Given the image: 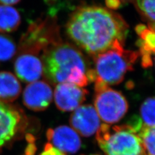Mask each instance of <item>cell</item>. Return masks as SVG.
Masks as SVG:
<instances>
[{
    "mask_svg": "<svg viewBox=\"0 0 155 155\" xmlns=\"http://www.w3.org/2000/svg\"><path fill=\"white\" fill-rule=\"evenodd\" d=\"M66 32L77 46L94 57L114 47L124 46L129 25L112 10L83 5L72 13Z\"/></svg>",
    "mask_w": 155,
    "mask_h": 155,
    "instance_id": "cell-1",
    "label": "cell"
},
{
    "mask_svg": "<svg viewBox=\"0 0 155 155\" xmlns=\"http://www.w3.org/2000/svg\"><path fill=\"white\" fill-rule=\"evenodd\" d=\"M43 72L52 84H73L83 87L93 82L94 74L83 53L61 41L48 47L42 56Z\"/></svg>",
    "mask_w": 155,
    "mask_h": 155,
    "instance_id": "cell-2",
    "label": "cell"
},
{
    "mask_svg": "<svg viewBox=\"0 0 155 155\" xmlns=\"http://www.w3.org/2000/svg\"><path fill=\"white\" fill-rule=\"evenodd\" d=\"M139 56L137 51L126 50L124 46L116 47L93 57L94 89L118 85Z\"/></svg>",
    "mask_w": 155,
    "mask_h": 155,
    "instance_id": "cell-3",
    "label": "cell"
},
{
    "mask_svg": "<svg viewBox=\"0 0 155 155\" xmlns=\"http://www.w3.org/2000/svg\"><path fill=\"white\" fill-rule=\"evenodd\" d=\"M96 140L106 155H147L137 130L129 124H101Z\"/></svg>",
    "mask_w": 155,
    "mask_h": 155,
    "instance_id": "cell-4",
    "label": "cell"
},
{
    "mask_svg": "<svg viewBox=\"0 0 155 155\" xmlns=\"http://www.w3.org/2000/svg\"><path fill=\"white\" fill-rule=\"evenodd\" d=\"M94 107L100 118L108 125L118 122L127 113L129 105L121 92L103 87L94 89Z\"/></svg>",
    "mask_w": 155,
    "mask_h": 155,
    "instance_id": "cell-5",
    "label": "cell"
},
{
    "mask_svg": "<svg viewBox=\"0 0 155 155\" xmlns=\"http://www.w3.org/2000/svg\"><path fill=\"white\" fill-rule=\"evenodd\" d=\"M57 25L50 21H42L32 24L25 35L23 36L20 51L38 54L51 45L60 41Z\"/></svg>",
    "mask_w": 155,
    "mask_h": 155,
    "instance_id": "cell-6",
    "label": "cell"
},
{
    "mask_svg": "<svg viewBox=\"0 0 155 155\" xmlns=\"http://www.w3.org/2000/svg\"><path fill=\"white\" fill-rule=\"evenodd\" d=\"M88 91L73 84H58L54 91V101L58 109L64 112L74 110L86 100Z\"/></svg>",
    "mask_w": 155,
    "mask_h": 155,
    "instance_id": "cell-7",
    "label": "cell"
},
{
    "mask_svg": "<svg viewBox=\"0 0 155 155\" xmlns=\"http://www.w3.org/2000/svg\"><path fill=\"white\" fill-rule=\"evenodd\" d=\"M70 124L72 127L81 136L91 137L99 129L100 118L94 106L81 105L71 116Z\"/></svg>",
    "mask_w": 155,
    "mask_h": 155,
    "instance_id": "cell-8",
    "label": "cell"
},
{
    "mask_svg": "<svg viewBox=\"0 0 155 155\" xmlns=\"http://www.w3.org/2000/svg\"><path fill=\"white\" fill-rule=\"evenodd\" d=\"M52 90L44 81H38L28 84L23 93V104L29 109L41 111L46 109L52 100Z\"/></svg>",
    "mask_w": 155,
    "mask_h": 155,
    "instance_id": "cell-9",
    "label": "cell"
},
{
    "mask_svg": "<svg viewBox=\"0 0 155 155\" xmlns=\"http://www.w3.org/2000/svg\"><path fill=\"white\" fill-rule=\"evenodd\" d=\"M22 116L15 107L0 101V148L18 133L23 121Z\"/></svg>",
    "mask_w": 155,
    "mask_h": 155,
    "instance_id": "cell-10",
    "label": "cell"
},
{
    "mask_svg": "<svg viewBox=\"0 0 155 155\" xmlns=\"http://www.w3.org/2000/svg\"><path fill=\"white\" fill-rule=\"evenodd\" d=\"M47 137L52 146L63 153H75L81 146L79 135L66 125L59 126L54 129H49L47 132Z\"/></svg>",
    "mask_w": 155,
    "mask_h": 155,
    "instance_id": "cell-11",
    "label": "cell"
},
{
    "mask_svg": "<svg viewBox=\"0 0 155 155\" xmlns=\"http://www.w3.org/2000/svg\"><path fill=\"white\" fill-rule=\"evenodd\" d=\"M14 70L18 77L23 81L35 82L42 75V61L37 54L21 52L14 63Z\"/></svg>",
    "mask_w": 155,
    "mask_h": 155,
    "instance_id": "cell-12",
    "label": "cell"
},
{
    "mask_svg": "<svg viewBox=\"0 0 155 155\" xmlns=\"http://www.w3.org/2000/svg\"><path fill=\"white\" fill-rule=\"evenodd\" d=\"M135 30L138 36L137 44L142 65L143 68L151 67L153 56H155V31L143 24L137 25Z\"/></svg>",
    "mask_w": 155,
    "mask_h": 155,
    "instance_id": "cell-13",
    "label": "cell"
},
{
    "mask_svg": "<svg viewBox=\"0 0 155 155\" xmlns=\"http://www.w3.org/2000/svg\"><path fill=\"white\" fill-rule=\"evenodd\" d=\"M21 91V84L15 76L9 72H0V101L11 103L18 98Z\"/></svg>",
    "mask_w": 155,
    "mask_h": 155,
    "instance_id": "cell-14",
    "label": "cell"
},
{
    "mask_svg": "<svg viewBox=\"0 0 155 155\" xmlns=\"http://www.w3.org/2000/svg\"><path fill=\"white\" fill-rule=\"evenodd\" d=\"M21 16L17 9L11 6L0 5V32H12L17 30Z\"/></svg>",
    "mask_w": 155,
    "mask_h": 155,
    "instance_id": "cell-15",
    "label": "cell"
},
{
    "mask_svg": "<svg viewBox=\"0 0 155 155\" xmlns=\"http://www.w3.org/2000/svg\"><path fill=\"white\" fill-rule=\"evenodd\" d=\"M130 125L137 130L147 155H155V127L143 125L139 118L133 119Z\"/></svg>",
    "mask_w": 155,
    "mask_h": 155,
    "instance_id": "cell-16",
    "label": "cell"
},
{
    "mask_svg": "<svg viewBox=\"0 0 155 155\" xmlns=\"http://www.w3.org/2000/svg\"><path fill=\"white\" fill-rule=\"evenodd\" d=\"M134 3L148 27L155 31V0H134Z\"/></svg>",
    "mask_w": 155,
    "mask_h": 155,
    "instance_id": "cell-17",
    "label": "cell"
},
{
    "mask_svg": "<svg viewBox=\"0 0 155 155\" xmlns=\"http://www.w3.org/2000/svg\"><path fill=\"white\" fill-rule=\"evenodd\" d=\"M140 120L143 125L155 127V97L145 100L140 106Z\"/></svg>",
    "mask_w": 155,
    "mask_h": 155,
    "instance_id": "cell-18",
    "label": "cell"
},
{
    "mask_svg": "<svg viewBox=\"0 0 155 155\" xmlns=\"http://www.w3.org/2000/svg\"><path fill=\"white\" fill-rule=\"evenodd\" d=\"M16 47L12 39L0 35V61H8L14 56Z\"/></svg>",
    "mask_w": 155,
    "mask_h": 155,
    "instance_id": "cell-19",
    "label": "cell"
},
{
    "mask_svg": "<svg viewBox=\"0 0 155 155\" xmlns=\"http://www.w3.org/2000/svg\"><path fill=\"white\" fill-rule=\"evenodd\" d=\"M40 155H65L64 153L58 150L51 143H47L45 145L44 150Z\"/></svg>",
    "mask_w": 155,
    "mask_h": 155,
    "instance_id": "cell-20",
    "label": "cell"
},
{
    "mask_svg": "<svg viewBox=\"0 0 155 155\" xmlns=\"http://www.w3.org/2000/svg\"><path fill=\"white\" fill-rule=\"evenodd\" d=\"M20 2V0H0V3H2L7 5H12L17 4Z\"/></svg>",
    "mask_w": 155,
    "mask_h": 155,
    "instance_id": "cell-21",
    "label": "cell"
},
{
    "mask_svg": "<svg viewBox=\"0 0 155 155\" xmlns=\"http://www.w3.org/2000/svg\"><path fill=\"white\" fill-rule=\"evenodd\" d=\"M121 5H122V4L124 3H129V2H134V0H116Z\"/></svg>",
    "mask_w": 155,
    "mask_h": 155,
    "instance_id": "cell-22",
    "label": "cell"
},
{
    "mask_svg": "<svg viewBox=\"0 0 155 155\" xmlns=\"http://www.w3.org/2000/svg\"><path fill=\"white\" fill-rule=\"evenodd\" d=\"M93 155H100V154H93Z\"/></svg>",
    "mask_w": 155,
    "mask_h": 155,
    "instance_id": "cell-23",
    "label": "cell"
},
{
    "mask_svg": "<svg viewBox=\"0 0 155 155\" xmlns=\"http://www.w3.org/2000/svg\"><path fill=\"white\" fill-rule=\"evenodd\" d=\"M154 60H155V58H154Z\"/></svg>",
    "mask_w": 155,
    "mask_h": 155,
    "instance_id": "cell-24",
    "label": "cell"
}]
</instances>
